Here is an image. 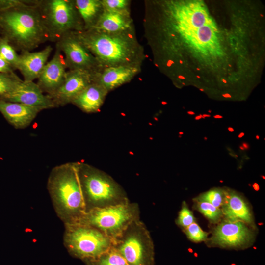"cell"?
Returning a JSON list of instances; mask_svg holds the SVG:
<instances>
[{"mask_svg": "<svg viewBox=\"0 0 265 265\" xmlns=\"http://www.w3.org/2000/svg\"><path fill=\"white\" fill-rule=\"evenodd\" d=\"M102 69L119 66L141 67L146 58L135 27L119 32L95 28L74 32Z\"/></svg>", "mask_w": 265, "mask_h": 265, "instance_id": "6da1fadb", "label": "cell"}, {"mask_svg": "<svg viewBox=\"0 0 265 265\" xmlns=\"http://www.w3.org/2000/svg\"><path fill=\"white\" fill-rule=\"evenodd\" d=\"M47 189L57 215L64 224L77 222L86 213L78 161L53 167L48 177Z\"/></svg>", "mask_w": 265, "mask_h": 265, "instance_id": "7a4b0ae2", "label": "cell"}, {"mask_svg": "<svg viewBox=\"0 0 265 265\" xmlns=\"http://www.w3.org/2000/svg\"><path fill=\"white\" fill-rule=\"evenodd\" d=\"M38 5H21L0 11V35L16 51H31L49 41Z\"/></svg>", "mask_w": 265, "mask_h": 265, "instance_id": "3957f363", "label": "cell"}, {"mask_svg": "<svg viewBox=\"0 0 265 265\" xmlns=\"http://www.w3.org/2000/svg\"><path fill=\"white\" fill-rule=\"evenodd\" d=\"M78 165L86 212L130 201L123 187L109 175L85 162L78 161Z\"/></svg>", "mask_w": 265, "mask_h": 265, "instance_id": "277c9868", "label": "cell"}, {"mask_svg": "<svg viewBox=\"0 0 265 265\" xmlns=\"http://www.w3.org/2000/svg\"><path fill=\"white\" fill-rule=\"evenodd\" d=\"M38 6L49 41L56 43L70 32L84 30L74 0H41Z\"/></svg>", "mask_w": 265, "mask_h": 265, "instance_id": "5b68a950", "label": "cell"}, {"mask_svg": "<svg viewBox=\"0 0 265 265\" xmlns=\"http://www.w3.org/2000/svg\"><path fill=\"white\" fill-rule=\"evenodd\" d=\"M64 243L69 252L85 261L93 260L113 246V240L90 225L74 222L65 224Z\"/></svg>", "mask_w": 265, "mask_h": 265, "instance_id": "8992f818", "label": "cell"}, {"mask_svg": "<svg viewBox=\"0 0 265 265\" xmlns=\"http://www.w3.org/2000/svg\"><path fill=\"white\" fill-rule=\"evenodd\" d=\"M138 219H140L138 205L129 201L92 209L75 222H80L95 227L113 240L132 223Z\"/></svg>", "mask_w": 265, "mask_h": 265, "instance_id": "52a82bcc", "label": "cell"}, {"mask_svg": "<svg viewBox=\"0 0 265 265\" xmlns=\"http://www.w3.org/2000/svg\"><path fill=\"white\" fill-rule=\"evenodd\" d=\"M113 247L129 265H154V246L149 231L140 219L132 223L113 240Z\"/></svg>", "mask_w": 265, "mask_h": 265, "instance_id": "ba28073f", "label": "cell"}, {"mask_svg": "<svg viewBox=\"0 0 265 265\" xmlns=\"http://www.w3.org/2000/svg\"><path fill=\"white\" fill-rule=\"evenodd\" d=\"M251 227L242 221L225 219L213 229L209 243L224 248L244 249L251 245L255 239Z\"/></svg>", "mask_w": 265, "mask_h": 265, "instance_id": "9c48e42d", "label": "cell"}, {"mask_svg": "<svg viewBox=\"0 0 265 265\" xmlns=\"http://www.w3.org/2000/svg\"><path fill=\"white\" fill-rule=\"evenodd\" d=\"M56 46L63 53L65 64L69 70H82L97 74L103 70L96 58L74 32L63 36L56 43Z\"/></svg>", "mask_w": 265, "mask_h": 265, "instance_id": "30bf717a", "label": "cell"}, {"mask_svg": "<svg viewBox=\"0 0 265 265\" xmlns=\"http://www.w3.org/2000/svg\"><path fill=\"white\" fill-rule=\"evenodd\" d=\"M97 74L82 70H69L60 86L53 93L47 95L56 107L71 104L86 87L95 82Z\"/></svg>", "mask_w": 265, "mask_h": 265, "instance_id": "8fae6325", "label": "cell"}, {"mask_svg": "<svg viewBox=\"0 0 265 265\" xmlns=\"http://www.w3.org/2000/svg\"><path fill=\"white\" fill-rule=\"evenodd\" d=\"M0 99L22 104L41 110L56 107L51 98L44 95L33 81L23 80L12 90L0 95Z\"/></svg>", "mask_w": 265, "mask_h": 265, "instance_id": "7c38bea8", "label": "cell"}, {"mask_svg": "<svg viewBox=\"0 0 265 265\" xmlns=\"http://www.w3.org/2000/svg\"><path fill=\"white\" fill-rule=\"evenodd\" d=\"M66 68L63 55L56 46L53 57L46 64L37 79V84L42 91L47 95L55 91L65 79Z\"/></svg>", "mask_w": 265, "mask_h": 265, "instance_id": "4fadbf2b", "label": "cell"}, {"mask_svg": "<svg viewBox=\"0 0 265 265\" xmlns=\"http://www.w3.org/2000/svg\"><path fill=\"white\" fill-rule=\"evenodd\" d=\"M51 46H46L43 50L31 52L25 51L19 54L17 70L22 75L24 81H33L37 79L53 51Z\"/></svg>", "mask_w": 265, "mask_h": 265, "instance_id": "5bb4252c", "label": "cell"}, {"mask_svg": "<svg viewBox=\"0 0 265 265\" xmlns=\"http://www.w3.org/2000/svg\"><path fill=\"white\" fill-rule=\"evenodd\" d=\"M141 71V67L119 66L106 68L96 74L95 82L109 92L130 82Z\"/></svg>", "mask_w": 265, "mask_h": 265, "instance_id": "9a60e30c", "label": "cell"}, {"mask_svg": "<svg viewBox=\"0 0 265 265\" xmlns=\"http://www.w3.org/2000/svg\"><path fill=\"white\" fill-rule=\"evenodd\" d=\"M41 111L36 107L0 99V112L16 129L28 127Z\"/></svg>", "mask_w": 265, "mask_h": 265, "instance_id": "2e32d148", "label": "cell"}, {"mask_svg": "<svg viewBox=\"0 0 265 265\" xmlns=\"http://www.w3.org/2000/svg\"><path fill=\"white\" fill-rule=\"evenodd\" d=\"M224 192L225 200L221 209L225 219L240 221L252 227L254 226L252 212L243 198L234 192Z\"/></svg>", "mask_w": 265, "mask_h": 265, "instance_id": "e0dca14e", "label": "cell"}, {"mask_svg": "<svg viewBox=\"0 0 265 265\" xmlns=\"http://www.w3.org/2000/svg\"><path fill=\"white\" fill-rule=\"evenodd\" d=\"M108 93L102 86L93 82L80 92L71 104L84 112L96 113L99 111Z\"/></svg>", "mask_w": 265, "mask_h": 265, "instance_id": "ac0fdd59", "label": "cell"}, {"mask_svg": "<svg viewBox=\"0 0 265 265\" xmlns=\"http://www.w3.org/2000/svg\"><path fill=\"white\" fill-rule=\"evenodd\" d=\"M134 27L130 11H116L104 8L97 23L92 28L107 32H119Z\"/></svg>", "mask_w": 265, "mask_h": 265, "instance_id": "d6986e66", "label": "cell"}, {"mask_svg": "<svg viewBox=\"0 0 265 265\" xmlns=\"http://www.w3.org/2000/svg\"><path fill=\"white\" fill-rule=\"evenodd\" d=\"M74 1L83 23L84 30L93 28L104 10L101 0H74Z\"/></svg>", "mask_w": 265, "mask_h": 265, "instance_id": "ffe728a7", "label": "cell"}, {"mask_svg": "<svg viewBox=\"0 0 265 265\" xmlns=\"http://www.w3.org/2000/svg\"><path fill=\"white\" fill-rule=\"evenodd\" d=\"M86 262L88 265H129L113 246L97 258Z\"/></svg>", "mask_w": 265, "mask_h": 265, "instance_id": "44dd1931", "label": "cell"}, {"mask_svg": "<svg viewBox=\"0 0 265 265\" xmlns=\"http://www.w3.org/2000/svg\"><path fill=\"white\" fill-rule=\"evenodd\" d=\"M0 56L14 69H17L19 62V54L5 38L0 36Z\"/></svg>", "mask_w": 265, "mask_h": 265, "instance_id": "7402d4cb", "label": "cell"}, {"mask_svg": "<svg viewBox=\"0 0 265 265\" xmlns=\"http://www.w3.org/2000/svg\"><path fill=\"white\" fill-rule=\"evenodd\" d=\"M195 208L212 223H218L223 216L220 208H217L208 202L196 201Z\"/></svg>", "mask_w": 265, "mask_h": 265, "instance_id": "603a6c76", "label": "cell"}, {"mask_svg": "<svg viewBox=\"0 0 265 265\" xmlns=\"http://www.w3.org/2000/svg\"><path fill=\"white\" fill-rule=\"evenodd\" d=\"M224 191V190L219 189H211L202 194L195 200L208 202L214 206L221 209L225 200Z\"/></svg>", "mask_w": 265, "mask_h": 265, "instance_id": "cb8c5ba5", "label": "cell"}, {"mask_svg": "<svg viewBox=\"0 0 265 265\" xmlns=\"http://www.w3.org/2000/svg\"><path fill=\"white\" fill-rule=\"evenodd\" d=\"M22 81L14 72L0 73V96L11 91Z\"/></svg>", "mask_w": 265, "mask_h": 265, "instance_id": "d4e9b609", "label": "cell"}, {"mask_svg": "<svg viewBox=\"0 0 265 265\" xmlns=\"http://www.w3.org/2000/svg\"><path fill=\"white\" fill-rule=\"evenodd\" d=\"M185 231L188 238L194 242H201L208 239L209 234L195 222L186 228Z\"/></svg>", "mask_w": 265, "mask_h": 265, "instance_id": "484cf974", "label": "cell"}, {"mask_svg": "<svg viewBox=\"0 0 265 265\" xmlns=\"http://www.w3.org/2000/svg\"><path fill=\"white\" fill-rule=\"evenodd\" d=\"M195 222V218L192 212L188 208L186 203L184 202L176 220L177 224L185 229Z\"/></svg>", "mask_w": 265, "mask_h": 265, "instance_id": "4316f807", "label": "cell"}, {"mask_svg": "<svg viewBox=\"0 0 265 265\" xmlns=\"http://www.w3.org/2000/svg\"><path fill=\"white\" fill-rule=\"evenodd\" d=\"M189 26L193 29L196 30L206 24L210 23L207 15L203 10H193L189 14L188 18Z\"/></svg>", "mask_w": 265, "mask_h": 265, "instance_id": "83f0119b", "label": "cell"}, {"mask_svg": "<svg viewBox=\"0 0 265 265\" xmlns=\"http://www.w3.org/2000/svg\"><path fill=\"white\" fill-rule=\"evenodd\" d=\"M105 9L116 11H130L131 0H101Z\"/></svg>", "mask_w": 265, "mask_h": 265, "instance_id": "f1b7e54d", "label": "cell"}, {"mask_svg": "<svg viewBox=\"0 0 265 265\" xmlns=\"http://www.w3.org/2000/svg\"><path fill=\"white\" fill-rule=\"evenodd\" d=\"M213 36V31L210 23L206 24L196 30V38L201 44L210 42Z\"/></svg>", "mask_w": 265, "mask_h": 265, "instance_id": "f546056e", "label": "cell"}, {"mask_svg": "<svg viewBox=\"0 0 265 265\" xmlns=\"http://www.w3.org/2000/svg\"><path fill=\"white\" fill-rule=\"evenodd\" d=\"M38 0H0V11L21 5H37Z\"/></svg>", "mask_w": 265, "mask_h": 265, "instance_id": "4dcf8cb0", "label": "cell"}, {"mask_svg": "<svg viewBox=\"0 0 265 265\" xmlns=\"http://www.w3.org/2000/svg\"><path fill=\"white\" fill-rule=\"evenodd\" d=\"M14 70L10 64L0 56V73H12Z\"/></svg>", "mask_w": 265, "mask_h": 265, "instance_id": "1f68e13d", "label": "cell"}, {"mask_svg": "<svg viewBox=\"0 0 265 265\" xmlns=\"http://www.w3.org/2000/svg\"><path fill=\"white\" fill-rule=\"evenodd\" d=\"M242 146L244 148V149L247 150V149H249V145L246 142H243L242 144Z\"/></svg>", "mask_w": 265, "mask_h": 265, "instance_id": "d6a6232c", "label": "cell"}, {"mask_svg": "<svg viewBox=\"0 0 265 265\" xmlns=\"http://www.w3.org/2000/svg\"><path fill=\"white\" fill-rule=\"evenodd\" d=\"M222 96L224 98H231V95L229 93L223 94Z\"/></svg>", "mask_w": 265, "mask_h": 265, "instance_id": "836d02e7", "label": "cell"}, {"mask_svg": "<svg viewBox=\"0 0 265 265\" xmlns=\"http://www.w3.org/2000/svg\"><path fill=\"white\" fill-rule=\"evenodd\" d=\"M213 118L216 119H220L222 118L223 116L220 115H215L213 116Z\"/></svg>", "mask_w": 265, "mask_h": 265, "instance_id": "e575fe53", "label": "cell"}, {"mask_svg": "<svg viewBox=\"0 0 265 265\" xmlns=\"http://www.w3.org/2000/svg\"><path fill=\"white\" fill-rule=\"evenodd\" d=\"M245 134L243 132H241L238 135V138H242L244 136Z\"/></svg>", "mask_w": 265, "mask_h": 265, "instance_id": "d590c367", "label": "cell"}, {"mask_svg": "<svg viewBox=\"0 0 265 265\" xmlns=\"http://www.w3.org/2000/svg\"><path fill=\"white\" fill-rule=\"evenodd\" d=\"M177 78L180 80H185L186 78L183 75H179Z\"/></svg>", "mask_w": 265, "mask_h": 265, "instance_id": "8d00e7d4", "label": "cell"}, {"mask_svg": "<svg viewBox=\"0 0 265 265\" xmlns=\"http://www.w3.org/2000/svg\"><path fill=\"white\" fill-rule=\"evenodd\" d=\"M194 119H195V120H200V119H201V116L199 115L196 116L195 117Z\"/></svg>", "mask_w": 265, "mask_h": 265, "instance_id": "74e56055", "label": "cell"}, {"mask_svg": "<svg viewBox=\"0 0 265 265\" xmlns=\"http://www.w3.org/2000/svg\"><path fill=\"white\" fill-rule=\"evenodd\" d=\"M187 114L192 115L195 114V112L192 111H187Z\"/></svg>", "mask_w": 265, "mask_h": 265, "instance_id": "f35d334b", "label": "cell"}, {"mask_svg": "<svg viewBox=\"0 0 265 265\" xmlns=\"http://www.w3.org/2000/svg\"><path fill=\"white\" fill-rule=\"evenodd\" d=\"M228 130L231 132H233L234 131V129L232 127H230L228 128Z\"/></svg>", "mask_w": 265, "mask_h": 265, "instance_id": "ab89813d", "label": "cell"}, {"mask_svg": "<svg viewBox=\"0 0 265 265\" xmlns=\"http://www.w3.org/2000/svg\"><path fill=\"white\" fill-rule=\"evenodd\" d=\"M202 116H203V117H204L205 118V117H211V115H210V114H203Z\"/></svg>", "mask_w": 265, "mask_h": 265, "instance_id": "60d3db41", "label": "cell"}, {"mask_svg": "<svg viewBox=\"0 0 265 265\" xmlns=\"http://www.w3.org/2000/svg\"><path fill=\"white\" fill-rule=\"evenodd\" d=\"M239 149L241 150H244V148L243 147L242 145L239 146Z\"/></svg>", "mask_w": 265, "mask_h": 265, "instance_id": "b9f144b4", "label": "cell"}, {"mask_svg": "<svg viewBox=\"0 0 265 265\" xmlns=\"http://www.w3.org/2000/svg\"><path fill=\"white\" fill-rule=\"evenodd\" d=\"M179 64H180L181 65L183 64V61L182 60H179Z\"/></svg>", "mask_w": 265, "mask_h": 265, "instance_id": "7bdbcfd3", "label": "cell"}, {"mask_svg": "<svg viewBox=\"0 0 265 265\" xmlns=\"http://www.w3.org/2000/svg\"><path fill=\"white\" fill-rule=\"evenodd\" d=\"M255 137L257 140H259L260 138V136L259 135H256Z\"/></svg>", "mask_w": 265, "mask_h": 265, "instance_id": "ee69618b", "label": "cell"}, {"mask_svg": "<svg viewBox=\"0 0 265 265\" xmlns=\"http://www.w3.org/2000/svg\"><path fill=\"white\" fill-rule=\"evenodd\" d=\"M222 81H223V82L224 83H227V81H226L225 80H224V79H223V80H222Z\"/></svg>", "mask_w": 265, "mask_h": 265, "instance_id": "f6af8a7d", "label": "cell"}, {"mask_svg": "<svg viewBox=\"0 0 265 265\" xmlns=\"http://www.w3.org/2000/svg\"><path fill=\"white\" fill-rule=\"evenodd\" d=\"M199 90L201 91H202V92L204 91V89H203V88H200Z\"/></svg>", "mask_w": 265, "mask_h": 265, "instance_id": "bcb514c9", "label": "cell"}, {"mask_svg": "<svg viewBox=\"0 0 265 265\" xmlns=\"http://www.w3.org/2000/svg\"><path fill=\"white\" fill-rule=\"evenodd\" d=\"M207 139H208V138H207V137H206V136L204 137V139L205 140H207Z\"/></svg>", "mask_w": 265, "mask_h": 265, "instance_id": "7dc6e473", "label": "cell"}, {"mask_svg": "<svg viewBox=\"0 0 265 265\" xmlns=\"http://www.w3.org/2000/svg\"><path fill=\"white\" fill-rule=\"evenodd\" d=\"M260 16L262 17H264V15H263L262 14H260Z\"/></svg>", "mask_w": 265, "mask_h": 265, "instance_id": "c3c4849f", "label": "cell"}, {"mask_svg": "<svg viewBox=\"0 0 265 265\" xmlns=\"http://www.w3.org/2000/svg\"><path fill=\"white\" fill-rule=\"evenodd\" d=\"M182 84L183 85H185L186 84H185V82H182Z\"/></svg>", "mask_w": 265, "mask_h": 265, "instance_id": "681fc988", "label": "cell"}, {"mask_svg": "<svg viewBox=\"0 0 265 265\" xmlns=\"http://www.w3.org/2000/svg\"><path fill=\"white\" fill-rule=\"evenodd\" d=\"M208 112L209 113H211L212 110H208Z\"/></svg>", "mask_w": 265, "mask_h": 265, "instance_id": "f907efd6", "label": "cell"}, {"mask_svg": "<svg viewBox=\"0 0 265 265\" xmlns=\"http://www.w3.org/2000/svg\"><path fill=\"white\" fill-rule=\"evenodd\" d=\"M179 133H180V134H183V132H179Z\"/></svg>", "mask_w": 265, "mask_h": 265, "instance_id": "816d5d0a", "label": "cell"}, {"mask_svg": "<svg viewBox=\"0 0 265 265\" xmlns=\"http://www.w3.org/2000/svg\"><path fill=\"white\" fill-rule=\"evenodd\" d=\"M196 77L198 78H199V79L200 78V77L199 76H198V75L196 76Z\"/></svg>", "mask_w": 265, "mask_h": 265, "instance_id": "f5cc1de1", "label": "cell"}, {"mask_svg": "<svg viewBox=\"0 0 265 265\" xmlns=\"http://www.w3.org/2000/svg\"><path fill=\"white\" fill-rule=\"evenodd\" d=\"M196 69H197V70H198V71L200 70V69H199V68H197Z\"/></svg>", "mask_w": 265, "mask_h": 265, "instance_id": "db71d44e", "label": "cell"}, {"mask_svg": "<svg viewBox=\"0 0 265 265\" xmlns=\"http://www.w3.org/2000/svg\"><path fill=\"white\" fill-rule=\"evenodd\" d=\"M228 66L230 67H231L232 66L230 65V64H229Z\"/></svg>", "mask_w": 265, "mask_h": 265, "instance_id": "11a10c76", "label": "cell"}, {"mask_svg": "<svg viewBox=\"0 0 265 265\" xmlns=\"http://www.w3.org/2000/svg\"></svg>", "mask_w": 265, "mask_h": 265, "instance_id": "9f6ffc18", "label": "cell"}]
</instances>
